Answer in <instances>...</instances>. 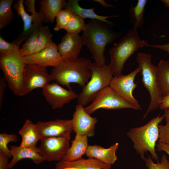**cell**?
<instances>
[{"label": "cell", "instance_id": "6da1fadb", "mask_svg": "<svg viewBox=\"0 0 169 169\" xmlns=\"http://www.w3.org/2000/svg\"><path fill=\"white\" fill-rule=\"evenodd\" d=\"M111 24L95 19L90 20L81 36L83 45L90 50L95 62L100 65L105 64L104 53L106 45L121 35L111 29L109 27Z\"/></svg>", "mask_w": 169, "mask_h": 169}, {"label": "cell", "instance_id": "7a4b0ae2", "mask_svg": "<svg viewBox=\"0 0 169 169\" xmlns=\"http://www.w3.org/2000/svg\"><path fill=\"white\" fill-rule=\"evenodd\" d=\"M91 63L90 60L82 57L73 60H64L51 70V79L70 90H72L71 83L77 84L83 88L91 78Z\"/></svg>", "mask_w": 169, "mask_h": 169}, {"label": "cell", "instance_id": "3957f363", "mask_svg": "<svg viewBox=\"0 0 169 169\" xmlns=\"http://www.w3.org/2000/svg\"><path fill=\"white\" fill-rule=\"evenodd\" d=\"M164 119V114L161 115L159 114L145 125L131 128L127 132V136L133 143L134 148L143 160L146 158L145 154L148 151L152 159L159 161L155 147L159 138L158 125Z\"/></svg>", "mask_w": 169, "mask_h": 169}, {"label": "cell", "instance_id": "277c9868", "mask_svg": "<svg viewBox=\"0 0 169 169\" xmlns=\"http://www.w3.org/2000/svg\"><path fill=\"white\" fill-rule=\"evenodd\" d=\"M145 40L141 39L138 29H128L125 35L109 50L110 61L109 66L114 77L122 74L124 64L128 59L141 48L149 46Z\"/></svg>", "mask_w": 169, "mask_h": 169}, {"label": "cell", "instance_id": "5b68a950", "mask_svg": "<svg viewBox=\"0 0 169 169\" xmlns=\"http://www.w3.org/2000/svg\"><path fill=\"white\" fill-rule=\"evenodd\" d=\"M26 64L20 51L0 52V68L8 87L16 95L23 96V80Z\"/></svg>", "mask_w": 169, "mask_h": 169}, {"label": "cell", "instance_id": "8992f818", "mask_svg": "<svg viewBox=\"0 0 169 169\" xmlns=\"http://www.w3.org/2000/svg\"><path fill=\"white\" fill-rule=\"evenodd\" d=\"M136 59L141 69L142 82L150 97V104L143 117V119H145L150 113L159 108L163 97L157 82V66L152 63L151 54L143 52L139 53Z\"/></svg>", "mask_w": 169, "mask_h": 169}, {"label": "cell", "instance_id": "52a82bcc", "mask_svg": "<svg viewBox=\"0 0 169 169\" xmlns=\"http://www.w3.org/2000/svg\"><path fill=\"white\" fill-rule=\"evenodd\" d=\"M91 78L85 86L78 95V104L84 106L91 102L97 94L109 86L114 77L109 65H100L92 63L90 66Z\"/></svg>", "mask_w": 169, "mask_h": 169}, {"label": "cell", "instance_id": "ba28073f", "mask_svg": "<svg viewBox=\"0 0 169 169\" xmlns=\"http://www.w3.org/2000/svg\"><path fill=\"white\" fill-rule=\"evenodd\" d=\"M91 102L90 105L84 107L85 110L90 115L101 108L106 110L131 109L139 110L136 106L117 94L109 86L100 91Z\"/></svg>", "mask_w": 169, "mask_h": 169}, {"label": "cell", "instance_id": "9c48e42d", "mask_svg": "<svg viewBox=\"0 0 169 169\" xmlns=\"http://www.w3.org/2000/svg\"><path fill=\"white\" fill-rule=\"evenodd\" d=\"M70 136L42 138L38 148L44 161H59L63 159L70 147Z\"/></svg>", "mask_w": 169, "mask_h": 169}, {"label": "cell", "instance_id": "30bf717a", "mask_svg": "<svg viewBox=\"0 0 169 169\" xmlns=\"http://www.w3.org/2000/svg\"><path fill=\"white\" fill-rule=\"evenodd\" d=\"M46 68L35 64H26L23 80V96L34 90L44 88L52 81Z\"/></svg>", "mask_w": 169, "mask_h": 169}, {"label": "cell", "instance_id": "8fae6325", "mask_svg": "<svg viewBox=\"0 0 169 169\" xmlns=\"http://www.w3.org/2000/svg\"><path fill=\"white\" fill-rule=\"evenodd\" d=\"M141 71V68L138 66L127 74H122L119 76L113 77L109 85L117 94L136 106L139 110L141 108L139 102L133 96V92L137 85L134 82L135 78Z\"/></svg>", "mask_w": 169, "mask_h": 169}, {"label": "cell", "instance_id": "7c38bea8", "mask_svg": "<svg viewBox=\"0 0 169 169\" xmlns=\"http://www.w3.org/2000/svg\"><path fill=\"white\" fill-rule=\"evenodd\" d=\"M42 94L53 109L60 108L77 98L78 95L67 90L57 83L49 84L42 89Z\"/></svg>", "mask_w": 169, "mask_h": 169}, {"label": "cell", "instance_id": "4fadbf2b", "mask_svg": "<svg viewBox=\"0 0 169 169\" xmlns=\"http://www.w3.org/2000/svg\"><path fill=\"white\" fill-rule=\"evenodd\" d=\"M41 137H66L73 131L71 119H56L36 123Z\"/></svg>", "mask_w": 169, "mask_h": 169}, {"label": "cell", "instance_id": "5bb4252c", "mask_svg": "<svg viewBox=\"0 0 169 169\" xmlns=\"http://www.w3.org/2000/svg\"><path fill=\"white\" fill-rule=\"evenodd\" d=\"M71 120L73 131L76 134L85 135L88 137L94 135L97 120L88 113L82 105L77 104L76 105L75 110Z\"/></svg>", "mask_w": 169, "mask_h": 169}, {"label": "cell", "instance_id": "9a60e30c", "mask_svg": "<svg viewBox=\"0 0 169 169\" xmlns=\"http://www.w3.org/2000/svg\"><path fill=\"white\" fill-rule=\"evenodd\" d=\"M23 60L26 64H35L45 68L55 67L64 60L56 44L38 52L23 57Z\"/></svg>", "mask_w": 169, "mask_h": 169}, {"label": "cell", "instance_id": "2e32d148", "mask_svg": "<svg viewBox=\"0 0 169 169\" xmlns=\"http://www.w3.org/2000/svg\"><path fill=\"white\" fill-rule=\"evenodd\" d=\"M83 44L79 34L67 33L57 45L58 51L64 60L77 59Z\"/></svg>", "mask_w": 169, "mask_h": 169}, {"label": "cell", "instance_id": "e0dca14e", "mask_svg": "<svg viewBox=\"0 0 169 169\" xmlns=\"http://www.w3.org/2000/svg\"><path fill=\"white\" fill-rule=\"evenodd\" d=\"M10 152L12 156L9 162L8 168L12 169L18 161L23 159H30L36 164H39L44 161V158L39 154L38 147L36 146L22 147L10 146Z\"/></svg>", "mask_w": 169, "mask_h": 169}, {"label": "cell", "instance_id": "ac0fdd59", "mask_svg": "<svg viewBox=\"0 0 169 169\" xmlns=\"http://www.w3.org/2000/svg\"><path fill=\"white\" fill-rule=\"evenodd\" d=\"M119 146L116 142L109 148H105L98 145H89L85 155L88 158H93L106 165L110 166L117 160L116 152Z\"/></svg>", "mask_w": 169, "mask_h": 169}, {"label": "cell", "instance_id": "d6986e66", "mask_svg": "<svg viewBox=\"0 0 169 169\" xmlns=\"http://www.w3.org/2000/svg\"><path fill=\"white\" fill-rule=\"evenodd\" d=\"M24 1L18 0L13 5V8L18 16H20L23 21V29L21 34L13 42L19 46L21 43L26 40L31 33L35 29H39L33 24V17L29 15L25 10L24 6Z\"/></svg>", "mask_w": 169, "mask_h": 169}, {"label": "cell", "instance_id": "ffe728a7", "mask_svg": "<svg viewBox=\"0 0 169 169\" xmlns=\"http://www.w3.org/2000/svg\"><path fill=\"white\" fill-rule=\"evenodd\" d=\"M111 166L93 158H82L70 161L61 160L56 164L54 169H110Z\"/></svg>", "mask_w": 169, "mask_h": 169}, {"label": "cell", "instance_id": "44dd1931", "mask_svg": "<svg viewBox=\"0 0 169 169\" xmlns=\"http://www.w3.org/2000/svg\"><path fill=\"white\" fill-rule=\"evenodd\" d=\"M71 143V146L63 160L70 161L77 160L82 158V156L85 154L89 145L87 136L76 134L75 138Z\"/></svg>", "mask_w": 169, "mask_h": 169}, {"label": "cell", "instance_id": "7402d4cb", "mask_svg": "<svg viewBox=\"0 0 169 169\" xmlns=\"http://www.w3.org/2000/svg\"><path fill=\"white\" fill-rule=\"evenodd\" d=\"M18 133L22 138L20 146L22 147L36 146L38 141L41 139L36 124L29 119L26 120Z\"/></svg>", "mask_w": 169, "mask_h": 169}, {"label": "cell", "instance_id": "603a6c76", "mask_svg": "<svg viewBox=\"0 0 169 169\" xmlns=\"http://www.w3.org/2000/svg\"><path fill=\"white\" fill-rule=\"evenodd\" d=\"M79 0H69L64 7L65 8L70 10L73 13L79 16L83 19L86 18L101 21L104 22L113 24L107 20L111 17L117 16H102L99 15L94 11V8H85L81 7L79 4Z\"/></svg>", "mask_w": 169, "mask_h": 169}, {"label": "cell", "instance_id": "cb8c5ba5", "mask_svg": "<svg viewBox=\"0 0 169 169\" xmlns=\"http://www.w3.org/2000/svg\"><path fill=\"white\" fill-rule=\"evenodd\" d=\"M40 10L44 14L45 23H53L57 15L66 6L65 0H41L39 2Z\"/></svg>", "mask_w": 169, "mask_h": 169}, {"label": "cell", "instance_id": "d4e9b609", "mask_svg": "<svg viewBox=\"0 0 169 169\" xmlns=\"http://www.w3.org/2000/svg\"><path fill=\"white\" fill-rule=\"evenodd\" d=\"M157 66V82L163 97L169 94V61L161 60Z\"/></svg>", "mask_w": 169, "mask_h": 169}, {"label": "cell", "instance_id": "484cf974", "mask_svg": "<svg viewBox=\"0 0 169 169\" xmlns=\"http://www.w3.org/2000/svg\"><path fill=\"white\" fill-rule=\"evenodd\" d=\"M147 0H138L135 6L131 7L129 10L130 21L133 28H143L144 13Z\"/></svg>", "mask_w": 169, "mask_h": 169}, {"label": "cell", "instance_id": "4316f807", "mask_svg": "<svg viewBox=\"0 0 169 169\" xmlns=\"http://www.w3.org/2000/svg\"><path fill=\"white\" fill-rule=\"evenodd\" d=\"M52 36L48 26L41 27L38 30V37L34 53L40 52L55 44L52 40Z\"/></svg>", "mask_w": 169, "mask_h": 169}, {"label": "cell", "instance_id": "83f0119b", "mask_svg": "<svg viewBox=\"0 0 169 169\" xmlns=\"http://www.w3.org/2000/svg\"><path fill=\"white\" fill-rule=\"evenodd\" d=\"M13 0H0V29L9 25L13 20L14 13L11 9Z\"/></svg>", "mask_w": 169, "mask_h": 169}, {"label": "cell", "instance_id": "f1b7e54d", "mask_svg": "<svg viewBox=\"0 0 169 169\" xmlns=\"http://www.w3.org/2000/svg\"><path fill=\"white\" fill-rule=\"evenodd\" d=\"M39 29L34 30L30 34L20 49V53L23 57L34 53L38 35Z\"/></svg>", "mask_w": 169, "mask_h": 169}, {"label": "cell", "instance_id": "f546056e", "mask_svg": "<svg viewBox=\"0 0 169 169\" xmlns=\"http://www.w3.org/2000/svg\"><path fill=\"white\" fill-rule=\"evenodd\" d=\"M86 25L83 19L73 13L65 30L67 33L79 34L84 30Z\"/></svg>", "mask_w": 169, "mask_h": 169}, {"label": "cell", "instance_id": "4dcf8cb0", "mask_svg": "<svg viewBox=\"0 0 169 169\" xmlns=\"http://www.w3.org/2000/svg\"><path fill=\"white\" fill-rule=\"evenodd\" d=\"M35 1V0H26L24 1V3L27 7L28 11L30 12L33 16V24L41 27L43 26V22L45 21V16L43 12L41 10L38 13L36 11Z\"/></svg>", "mask_w": 169, "mask_h": 169}, {"label": "cell", "instance_id": "1f68e13d", "mask_svg": "<svg viewBox=\"0 0 169 169\" xmlns=\"http://www.w3.org/2000/svg\"><path fill=\"white\" fill-rule=\"evenodd\" d=\"M166 124L158 125L159 136L158 143H163L169 145V108L164 110Z\"/></svg>", "mask_w": 169, "mask_h": 169}, {"label": "cell", "instance_id": "d6a6232c", "mask_svg": "<svg viewBox=\"0 0 169 169\" xmlns=\"http://www.w3.org/2000/svg\"><path fill=\"white\" fill-rule=\"evenodd\" d=\"M18 141L17 136L14 134H8L5 132L0 134V152L7 156L9 158L12 157L10 149L8 147V143L16 142Z\"/></svg>", "mask_w": 169, "mask_h": 169}, {"label": "cell", "instance_id": "836d02e7", "mask_svg": "<svg viewBox=\"0 0 169 169\" xmlns=\"http://www.w3.org/2000/svg\"><path fill=\"white\" fill-rule=\"evenodd\" d=\"M73 14L70 10L67 9L61 10L56 16V23L54 30L58 31L61 29H65Z\"/></svg>", "mask_w": 169, "mask_h": 169}, {"label": "cell", "instance_id": "e575fe53", "mask_svg": "<svg viewBox=\"0 0 169 169\" xmlns=\"http://www.w3.org/2000/svg\"><path fill=\"white\" fill-rule=\"evenodd\" d=\"M144 161L148 169H169V161L165 155H162L160 161L156 163L153 162L150 155Z\"/></svg>", "mask_w": 169, "mask_h": 169}, {"label": "cell", "instance_id": "d590c367", "mask_svg": "<svg viewBox=\"0 0 169 169\" xmlns=\"http://www.w3.org/2000/svg\"><path fill=\"white\" fill-rule=\"evenodd\" d=\"M13 51H20L19 46L13 43H9L0 36V52Z\"/></svg>", "mask_w": 169, "mask_h": 169}, {"label": "cell", "instance_id": "8d00e7d4", "mask_svg": "<svg viewBox=\"0 0 169 169\" xmlns=\"http://www.w3.org/2000/svg\"><path fill=\"white\" fill-rule=\"evenodd\" d=\"M7 83L4 77L0 79V108L2 107L3 96Z\"/></svg>", "mask_w": 169, "mask_h": 169}, {"label": "cell", "instance_id": "74e56055", "mask_svg": "<svg viewBox=\"0 0 169 169\" xmlns=\"http://www.w3.org/2000/svg\"><path fill=\"white\" fill-rule=\"evenodd\" d=\"M8 157L0 152V169H9Z\"/></svg>", "mask_w": 169, "mask_h": 169}, {"label": "cell", "instance_id": "f35d334b", "mask_svg": "<svg viewBox=\"0 0 169 169\" xmlns=\"http://www.w3.org/2000/svg\"><path fill=\"white\" fill-rule=\"evenodd\" d=\"M159 108L161 110L169 108V94L162 97Z\"/></svg>", "mask_w": 169, "mask_h": 169}, {"label": "cell", "instance_id": "ab89813d", "mask_svg": "<svg viewBox=\"0 0 169 169\" xmlns=\"http://www.w3.org/2000/svg\"><path fill=\"white\" fill-rule=\"evenodd\" d=\"M156 151H164L169 156V145L163 143H158L156 145Z\"/></svg>", "mask_w": 169, "mask_h": 169}, {"label": "cell", "instance_id": "60d3db41", "mask_svg": "<svg viewBox=\"0 0 169 169\" xmlns=\"http://www.w3.org/2000/svg\"><path fill=\"white\" fill-rule=\"evenodd\" d=\"M149 47L165 51L169 55V43L162 44L149 45Z\"/></svg>", "mask_w": 169, "mask_h": 169}, {"label": "cell", "instance_id": "b9f144b4", "mask_svg": "<svg viewBox=\"0 0 169 169\" xmlns=\"http://www.w3.org/2000/svg\"><path fill=\"white\" fill-rule=\"evenodd\" d=\"M95 2H98L99 3H100V4L102 5L104 7H113V6L110 5L106 3L105 2L102 0H95L94 1Z\"/></svg>", "mask_w": 169, "mask_h": 169}, {"label": "cell", "instance_id": "7bdbcfd3", "mask_svg": "<svg viewBox=\"0 0 169 169\" xmlns=\"http://www.w3.org/2000/svg\"><path fill=\"white\" fill-rule=\"evenodd\" d=\"M161 1L166 7L169 8V0H162Z\"/></svg>", "mask_w": 169, "mask_h": 169}]
</instances>
